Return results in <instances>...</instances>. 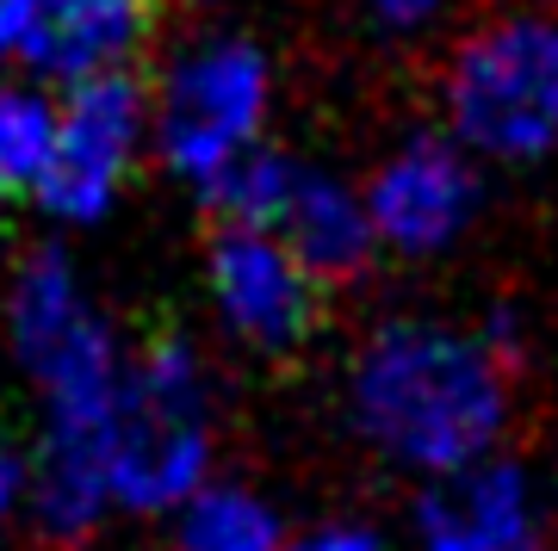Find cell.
<instances>
[{
  "instance_id": "obj_1",
  "label": "cell",
  "mask_w": 558,
  "mask_h": 551,
  "mask_svg": "<svg viewBox=\"0 0 558 551\" xmlns=\"http://www.w3.org/2000/svg\"><path fill=\"white\" fill-rule=\"evenodd\" d=\"M348 409H354V428L391 465L416 477L459 472L497 453L509 428L502 322L490 335H465L422 316L385 322L354 359Z\"/></svg>"
},
{
  "instance_id": "obj_2",
  "label": "cell",
  "mask_w": 558,
  "mask_h": 551,
  "mask_svg": "<svg viewBox=\"0 0 558 551\" xmlns=\"http://www.w3.org/2000/svg\"><path fill=\"white\" fill-rule=\"evenodd\" d=\"M440 99L478 161H546L558 149V13L509 7L465 32Z\"/></svg>"
},
{
  "instance_id": "obj_3",
  "label": "cell",
  "mask_w": 558,
  "mask_h": 551,
  "mask_svg": "<svg viewBox=\"0 0 558 551\" xmlns=\"http://www.w3.org/2000/svg\"><path fill=\"white\" fill-rule=\"evenodd\" d=\"M211 428L205 384L180 341H156L119 391V440H112V495L131 509H174L199 490Z\"/></svg>"
},
{
  "instance_id": "obj_4",
  "label": "cell",
  "mask_w": 558,
  "mask_h": 551,
  "mask_svg": "<svg viewBox=\"0 0 558 551\" xmlns=\"http://www.w3.org/2000/svg\"><path fill=\"white\" fill-rule=\"evenodd\" d=\"M267 119V62L236 38L199 44L174 62L161 87V156L186 180H211L218 168L255 149Z\"/></svg>"
},
{
  "instance_id": "obj_5",
  "label": "cell",
  "mask_w": 558,
  "mask_h": 551,
  "mask_svg": "<svg viewBox=\"0 0 558 551\" xmlns=\"http://www.w3.org/2000/svg\"><path fill=\"white\" fill-rule=\"evenodd\" d=\"M366 217L379 248L440 255L478 217V156L459 137H410L379 161L366 186Z\"/></svg>"
},
{
  "instance_id": "obj_6",
  "label": "cell",
  "mask_w": 558,
  "mask_h": 551,
  "mask_svg": "<svg viewBox=\"0 0 558 551\" xmlns=\"http://www.w3.org/2000/svg\"><path fill=\"white\" fill-rule=\"evenodd\" d=\"M137 131H143V87L131 75L106 69V75L75 81V99L57 119V149H50V168L38 180V198L69 223L100 217L119 193L124 168H131Z\"/></svg>"
},
{
  "instance_id": "obj_7",
  "label": "cell",
  "mask_w": 558,
  "mask_h": 551,
  "mask_svg": "<svg viewBox=\"0 0 558 551\" xmlns=\"http://www.w3.org/2000/svg\"><path fill=\"white\" fill-rule=\"evenodd\" d=\"M317 285L323 279L260 223H223L211 242V297L248 347H299L317 329Z\"/></svg>"
},
{
  "instance_id": "obj_8",
  "label": "cell",
  "mask_w": 558,
  "mask_h": 551,
  "mask_svg": "<svg viewBox=\"0 0 558 551\" xmlns=\"http://www.w3.org/2000/svg\"><path fill=\"white\" fill-rule=\"evenodd\" d=\"M422 551H546V502L515 458L484 453L428 477L416 509Z\"/></svg>"
},
{
  "instance_id": "obj_9",
  "label": "cell",
  "mask_w": 558,
  "mask_h": 551,
  "mask_svg": "<svg viewBox=\"0 0 558 551\" xmlns=\"http://www.w3.org/2000/svg\"><path fill=\"white\" fill-rule=\"evenodd\" d=\"M260 230H274L317 279L360 273L366 255L379 248L373 217H366V193H354L348 180L323 174V168H299V161H286V186H279L274 217Z\"/></svg>"
},
{
  "instance_id": "obj_10",
  "label": "cell",
  "mask_w": 558,
  "mask_h": 551,
  "mask_svg": "<svg viewBox=\"0 0 558 551\" xmlns=\"http://www.w3.org/2000/svg\"><path fill=\"white\" fill-rule=\"evenodd\" d=\"M156 25V0H38L25 50L32 69L62 81H87L119 69Z\"/></svg>"
},
{
  "instance_id": "obj_11",
  "label": "cell",
  "mask_w": 558,
  "mask_h": 551,
  "mask_svg": "<svg viewBox=\"0 0 558 551\" xmlns=\"http://www.w3.org/2000/svg\"><path fill=\"white\" fill-rule=\"evenodd\" d=\"M286 546L292 539L279 532L274 509L242 490H193L174 539V551H286Z\"/></svg>"
},
{
  "instance_id": "obj_12",
  "label": "cell",
  "mask_w": 558,
  "mask_h": 551,
  "mask_svg": "<svg viewBox=\"0 0 558 551\" xmlns=\"http://www.w3.org/2000/svg\"><path fill=\"white\" fill-rule=\"evenodd\" d=\"M57 149V112L38 94H0V205L38 193Z\"/></svg>"
},
{
  "instance_id": "obj_13",
  "label": "cell",
  "mask_w": 558,
  "mask_h": 551,
  "mask_svg": "<svg viewBox=\"0 0 558 551\" xmlns=\"http://www.w3.org/2000/svg\"><path fill=\"white\" fill-rule=\"evenodd\" d=\"M366 13H373V25H379V32L410 38V32H428V25L447 13V0H366Z\"/></svg>"
},
{
  "instance_id": "obj_14",
  "label": "cell",
  "mask_w": 558,
  "mask_h": 551,
  "mask_svg": "<svg viewBox=\"0 0 558 551\" xmlns=\"http://www.w3.org/2000/svg\"><path fill=\"white\" fill-rule=\"evenodd\" d=\"M286 551H391L373 527H317V532H304L299 546H286Z\"/></svg>"
},
{
  "instance_id": "obj_15",
  "label": "cell",
  "mask_w": 558,
  "mask_h": 551,
  "mask_svg": "<svg viewBox=\"0 0 558 551\" xmlns=\"http://www.w3.org/2000/svg\"><path fill=\"white\" fill-rule=\"evenodd\" d=\"M32 13H38V0H0V57H13V50H25Z\"/></svg>"
},
{
  "instance_id": "obj_16",
  "label": "cell",
  "mask_w": 558,
  "mask_h": 551,
  "mask_svg": "<svg viewBox=\"0 0 558 551\" xmlns=\"http://www.w3.org/2000/svg\"><path fill=\"white\" fill-rule=\"evenodd\" d=\"M7 495H13V465H7V453H0V514H7Z\"/></svg>"
}]
</instances>
